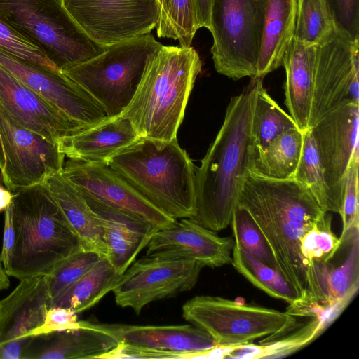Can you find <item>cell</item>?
Returning <instances> with one entry per match:
<instances>
[{
    "instance_id": "6da1fadb",
    "label": "cell",
    "mask_w": 359,
    "mask_h": 359,
    "mask_svg": "<svg viewBox=\"0 0 359 359\" xmlns=\"http://www.w3.org/2000/svg\"><path fill=\"white\" fill-rule=\"evenodd\" d=\"M237 204L250 214L272 250L278 272L302 299L306 292V269L302 241L327 212L294 178L272 180L250 172Z\"/></svg>"
},
{
    "instance_id": "7a4b0ae2",
    "label": "cell",
    "mask_w": 359,
    "mask_h": 359,
    "mask_svg": "<svg viewBox=\"0 0 359 359\" xmlns=\"http://www.w3.org/2000/svg\"><path fill=\"white\" fill-rule=\"evenodd\" d=\"M255 97L256 79H251L248 88L231 99L220 130L196 167L195 212L190 219L215 232L231 224L249 172Z\"/></svg>"
},
{
    "instance_id": "3957f363",
    "label": "cell",
    "mask_w": 359,
    "mask_h": 359,
    "mask_svg": "<svg viewBox=\"0 0 359 359\" xmlns=\"http://www.w3.org/2000/svg\"><path fill=\"white\" fill-rule=\"evenodd\" d=\"M202 62L191 46L159 48L149 59L131 101L119 115L140 137H177L189 97Z\"/></svg>"
},
{
    "instance_id": "277c9868",
    "label": "cell",
    "mask_w": 359,
    "mask_h": 359,
    "mask_svg": "<svg viewBox=\"0 0 359 359\" xmlns=\"http://www.w3.org/2000/svg\"><path fill=\"white\" fill-rule=\"evenodd\" d=\"M106 164L168 217L177 220L194 216L196 167L177 137H140Z\"/></svg>"
},
{
    "instance_id": "5b68a950",
    "label": "cell",
    "mask_w": 359,
    "mask_h": 359,
    "mask_svg": "<svg viewBox=\"0 0 359 359\" xmlns=\"http://www.w3.org/2000/svg\"><path fill=\"white\" fill-rule=\"evenodd\" d=\"M15 245L5 271L19 280L47 275L57 264L81 250L46 182L13 193Z\"/></svg>"
},
{
    "instance_id": "8992f818",
    "label": "cell",
    "mask_w": 359,
    "mask_h": 359,
    "mask_svg": "<svg viewBox=\"0 0 359 359\" xmlns=\"http://www.w3.org/2000/svg\"><path fill=\"white\" fill-rule=\"evenodd\" d=\"M0 19L36 46L62 72L102 53L63 6L62 0H0Z\"/></svg>"
},
{
    "instance_id": "52a82bcc",
    "label": "cell",
    "mask_w": 359,
    "mask_h": 359,
    "mask_svg": "<svg viewBox=\"0 0 359 359\" xmlns=\"http://www.w3.org/2000/svg\"><path fill=\"white\" fill-rule=\"evenodd\" d=\"M162 46L147 33L110 45L62 72L86 90L108 118L116 117L134 96L149 59Z\"/></svg>"
},
{
    "instance_id": "ba28073f",
    "label": "cell",
    "mask_w": 359,
    "mask_h": 359,
    "mask_svg": "<svg viewBox=\"0 0 359 359\" xmlns=\"http://www.w3.org/2000/svg\"><path fill=\"white\" fill-rule=\"evenodd\" d=\"M182 316L220 346L281 337L301 325L300 317L287 311L208 295L196 296L186 302L182 306Z\"/></svg>"
},
{
    "instance_id": "9c48e42d",
    "label": "cell",
    "mask_w": 359,
    "mask_h": 359,
    "mask_svg": "<svg viewBox=\"0 0 359 359\" xmlns=\"http://www.w3.org/2000/svg\"><path fill=\"white\" fill-rule=\"evenodd\" d=\"M268 0H213L210 32L216 71L238 80L256 76Z\"/></svg>"
},
{
    "instance_id": "30bf717a",
    "label": "cell",
    "mask_w": 359,
    "mask_h": 359,
    "mask_svg": "<svg viewBox=\"0 0 359 359\" xmlns=\"http://www.w3.org/2000/svg\"><path fill=\"white\" fill-rule=\"evenodd\" d=\"M65 156L56 143L21 126L0 105V171L9 191L45 182L61 171Z\"/></svg>"
},
{
    "instance_id": "8fae6325",
    "label": "cell",
    "mask_w": 359,
    "mask_h": 359,
    "mask_svg": "<svg viewBox=\"0 0 359 359\" xmlns=\"http://www.w3.org/2000/svg\"><path fill=\"white\" fill-rule=\"evenodd\" d=\"M359 43L335 29L315 46L314 86L309 129L330 111L359 104Z\"/></svg>"
},
{
    "instance_id": "7c38bea8",
    "label": "cell",
    "mask_w": 359,
    "mask_h": 359,
    "mask_svg": "<svg viewBox=\"0 0 359 359\" xmlns=\"http://www.w3.org/2000/svg\"><path fill=\"white\" fill-rule=\"evenodd\" d=\"M203 268L193 260L145 256L131 264L111 292L118 306L139 315L153 302L192 289Z\"/></svg>"
},
{
    "instance_id": "4fadbf2b",
    "label": "cell",
    "mask_w": 359,
    "mask_h": 359,
    "mask_svg": "<svg viewBox=\"0 0 359 359\" xmlns=\"http://www.w3.org/2000/svg\"><path fill=\"white\" fill-rule=\"evenodd\" d=\"M62 3L83 31L103 46L150 33L160 18L157 0H62Z\"/></svg>"
},
{
    "instance_id": "5bb4252c",
    "label": "cell",
    "mask_w": 359,
    "mask_h": 359,
    "mask_svg": "<svg viewBox=\"0 0 359 359\" xmlns=\"http://www.w3.org/2000/svg\"><path fill=\"white\" fill-rule=\"evenodd\" d=\"M0 65L78 122L93 126L108 118L100 104L62 72L22 60L1 48Z\"/></svg>"
},
{
    "instance_id": "9a60e30c",
    "label": "cell",
    "mask_w": 359,
    "mask_h": 359,
    "mask_svg": "<svg viewBox=\"0 0 359 359\" xmlns=\"http://www.w3.org/2000/svg\"><path fill=\"white\" fill-rule=\"evenodd\" d=\"M358 104H344L310 128L335 213L339 215L341 212L349 163L358 150Z\"/></svg>"
},
{
    "instance_id": "2e32d148",
    "label": "cell",
    "mask_w": 359,
    "mask_h": 359,
    "mask_svg": "<svg viewBox=\"0 0 359 359\" xmlns=\"http://www.w3.org/2000/svg\"><path fill=\"white\" fill-rule=\"evenodd\" d=\"M234 245V238L220 237L193 219L182 218L155 232L146 256L193 260L215 268L231 264Z\"/></svg>"
},
{
    "instance_id": "e0dca14e",
    "label": "cell",
    "mask_w": 359,
    "mask_h": 359,
    "mask_svg": "<svg viewBox=\"0 0 359 359\" xmlns=\"http://www.w3.org/2000/svg\"><path fill=\"white\" fill-rule=\"evenodd\" d=\"M61 173L81 191L109 205L142 216L158 229L175 222L148 202L106 163L69 158Z\"/></svg>"
},
{
    "instance_id": "ac0fdd59",
    "label": "cell",
    "mask_w": 359,
    "mask_h": 359,
    "mask_svg": "<svg viewBox=\"0 0 359 359\" xmlns=\"http://www.w3.org/2000/svg\"><path fill=\"white\" fill-rule=\"evenodd\" d=\"M0 105L21 126L57 144L89 127L49 103L1 65Z\"/></svg>"
},
{
    "instance_id": "d6986e66",
    "label": "cell",
    "mask_w": 359,
    "mask_h": 359,
    "mask_svg": "<svg viewBox=\"0 0 359 359\" xmlns=\"http://www.w3.org/2000/svg\"><path fill=\"white\" fill-rule=\"evenodd\" d=\"M81 191L100 222L107 248L106 258L122 275L158 229L142 216L109 205Z\"/></svg>"
},
{
    "instance_id": "ffe728a7",
    "label": "cell",
    "mask_w": 359,
    "mask_h": 359,
    "mask_svg": "<svg viewBox=\"0 0 359 359\" xmlns=\"http://www.w3.org/2000/svg\"><path fill=\"white\" fill-rule=\"evenodd\" d=\"M104 325L118 342L180 354L182 358H201L203 352L218 346L208 333L191 324Z\"/></svg>"
},
{
    "instance_id": "44dd1931",
    "label": "cell",
    "mask_w": 359,
    "mask_h": 359,
    "mask_svg": "<svg viewBox=\"0 0 359 359\" xmlns=\"http://www.w3.org/2000/svg\"><path fill=\"white\" fill-rule=\"evenodd\" d=\"M18 286L0 301V346L20 340L40 326L49 308L46 276L20 280Z\"/></svg>"
},
{
    "instance_id": "7402d4cb",
    "label": "cell",
    "mask_w": 359,
    "mask_h": 359,
    "mask_svg": "<svg viewBox=\"0 0 359 359\" xmlns=\"http://www.w3.org/2000/svg\"><path fill=\"white\" fill-rule=\"evenodd\" d=\"M140 137L132 123L118 116L62 138L57 146L60 151L69 158L107 163Z\"/></svg>"
},
{
    "instance_id": "603a6c76",
    "label": "cell",
    "mask_w": 359,
    "mask_h": 359,
    "mask_svg": "<svg viewBox=\"0 0 359 359\" xmlns=\"http://www.w3.org/2000/svg\"><path fill=\"white\" fill-rule=\"evenodd\" d=\"M315 46L306 45L294 38L283 59L285 71V104L302 131L309 129L313 86Z\"/></svg>"
},
{
    "instance_id": "cb8c5ba5",
    "label": "cell",
    "mask_w": 359,
    "mask_h": 359,
    "mask_svg": "<svg viewBox=\"0 0 359 359\" xmlns=\"http://www.w3.org/2000/svg\"><path fill=\"white\" fill-rule=\"evenodd\" d=\"M81 323L80 328L43 336L47 342L41 348L28 351L25 358H100L118 345V341L104 324L86 320Z\"/></svg>"
},
{
    "instance_id": "d4e9b609",
    "label": "cell",
    "mask_w": 359,
    "mask_h": 359,
    "mask_svg": "<svg viewBox=\"0 0 359 359\" xmlns=\"http://www.w3.org/2000/svg\"><path fill=\"white\" fill-rule=\"evenodd\" d=\"M84 250L106 257L107 248L100 222L83 198L81 190L66 179L61 171L45 182Z\"/></svg>"
},
{
    "instance_id": "484cf974",
    "label": "cell",
    "mask_w": 359,
    "mask_h": 359,
    "mask_svg": "<svg viewBox=\"0 0 359 359\" xmlns=\"http://www.w3.org/2000/svg\"><path fill=\"white\" fill-rule=\"evenodd\" d=\"M296 15L297 0H268L255 78L263 79L283 65L294 38Z\"/></svg>"
},
{
    "instance_id": "4316f807",
    "label": "cell",
    "mask_w": 359,
    "mask_h": 359,
    "mask_svg": "<svg viewBox=\"0 0 359 359\" xmlns=\"http://www.w3.org/2000/svg\"><path fill=\"white\" fill-rule=\"evenodd\" d=\"M304 142V132L298 128L278 136L260 151L252 149L248 172L272 180L294 178Z\"/></svg>"
},
{
    "instance_id": "83f0119b",
    "label": "cell",
    "mask_w": 359,
    "mask_h": 359,
    "mask_svg": "<svg viewBox=\"0 0 359 359\" xmlns=\"http://www.w3.org/2000/svg\"><path fill=\"white\" fill-rule=\"evenodd\" d=\"M121 276L109 260L102 257L87 273L52 301L50 307L69 308L76 313L89 309L112 291Z\"/></svg>"
},
{
    "instance_id": "f1b7e54d",
    "label": "cell",
    "mask_w": 359,
    "mask_h": 359,
    "mask_svg": "<svg viewBox=\"0 0 359 359\" xmlns=\"http://www.w3.org/2000/svg\"><path fill=\"white\" fill-rule=\"evenodd\" d=\"M256 79V97L252 120L253 151H260L283 133L298 128L264 88L262 79Z\"/></svg>"
},
{
    "instance_id": "f546056e",
    "label": "cell",
    "mask_w": 359,
    "mask_h": 359,
    "mask_svg": "<svg viewBox=\"0 0 359 359\" xmlns=\"http://www.w3.org/2000/svg\"><path fill=\"white\" fill-rule=\"evenodd\" d=\"M231 264L253 285L269 296L289 305L299 299L292 286L278 271L259 262L236 243L232 250Z\"/></svg>"
},
{
    "instance_id": "4dcf8cb0",
    "label": "cell",
    "mask_w": 359,
    "mask_h": 359,
    "mask_svg": "<svg viewBox=\"0 0 359 359\" xmlns=\"http://www.w3.org/2000/svg\"><path fill=\"white\" fill-rule=\"evenodd\" d=\"M304 327L285 337H266L259 345L246 344L241 353L243 358H280L293 353L318 337L332 320L326 316H311Z\"/></svg>"
},
{
    "instance_id": "1f68e13d",
    "label": "cell",
    "mask_w": 359,
    "mask_h": 359,
    "mask_svg": "<svg viewBox=\"0 0 359 359\" xmlns=\"http://www.w3.org/2000/svg\"><path fill=\"white\" fill-rule=\"evenodd\" d=\"M294 178L309 189L324 212L335 213L318 151L310 129L304 131L302 151Z\"/></svg>"
},
{
    "instance_id": "d6a6232c",
    "label": "cell",
    "mask_w": 359,
    "mask_h": 359,
    "mask_svg": "<svg viewBox=\"0 0 359 359\" xmlns=\"http://www.w3.org/2000/svg\"><path fill=\"white\" fill-rule=\"evenodd\" d=\"M235 243L259 262L278 271L272 250L247 210L236 204L231 222Z\"/></svg>"
},
{
    "instance_id": "836d02e7",
    "label": "cell",
    "mask_w": 359,
    "mask_h": 359,
    "mask_svg": "<svg viewBox=\"0 0 359 359\" xmlns=\"http://www.w3.org/2000/svg\"><path fill=\"white\" fill-rule=\"evenodd\" d=\"M333 25L323 0H297L294 39L316 46L332 30Z\"/></svg>"
},
{
    "instance_id": "e575fe53",
    "label": "cell",
    "mask_w": 359,
    "mask_h": 359,
    "mask_svg": "<svg viewBox=\"0 0 359 359\" xmlns=\"http://www.w3.org/2000/svg\"><path fill=\"white\" fill-rule=\"evenodd\" d=\"M102 257H104L95 252L81 249L57 264L46 275L50 304L87 273Z\"/></svg>"
},
{
    "instance_id": "d590c367",
    "label": "cell",
    "mask_w": 359,
    "mask_h": 359,
    "mask_svg": "<svg viewBox=\"0 0 359 359\" xmlns=\"http://www.w3.org/2000/svg\"><path fill=\"white\" fill-rule=\"evenodd\" d=\"M341 240L331 229V217L327 213L304 236L301 252L307 271L314 263L330 261L337 252Z\"/></svg>"
},
{
    "instance_id": "8d00e7d4",
    "label": "cell",
    "mask_w": 359,
    "mask_h": 359,
    "mask_svg": "<svg viewBox=\"0 0 359 359\" xmlns=\"http://www.w3.org/2000/svg\"><path fill=\"white\" fill-rule=\"evenodd\" d=\"M197 30L194 0H169L163 37L189 47Z\"/></svg>"
},
{
    "instance_id": "74e56055",
    "label": "cell",
    "mask_w": 359,
    "mask_h": 359,
    "mask_svg": "<svg viewBox=\"0 0 359 359\" xmlns=\"http://www.w3.org/2000/svg\"><path fill=\"white\" fill-rule=\"evenodd\" d=\"M0 48L22 60L59 71L36 46L1 19Z\"/></svg>"
},
{
    "instance_id": "f35d334b",
    "label": "cell",
    "mask_w": 359,
    "mask_h": 359,
    "mask_svg": "<svg viewBox=\"0 0 359 359\" xmlns=\"http://www.w3.org/2000/svg\"><path fill=\"white\" fill-rule=\"evenodd\" d=\"M333 28L359 43V0H323Z\"/></svg>"
},
{
    "instance_id": "ab89813d",
    "label": "cell",
    "mask_w": 359,
    "mask_h": 359,
    "mask_svg": "<svg viewBox=\"0 0 359 359\" xmlns=\"http://www.w3.org/2000/svg\"><path fill=\"white\" fill-rule=\"evenodd\" d=\"M358 150L353 155L347 170L340 216L343 222L341 235L358 227Z\"/></svg>"
},
{
    "instance_id": "60d3db41",
    "label": "cell",
    "mask_w": 359,
    "mask_h": 359,
    "mask_svg": "<svg viewBox=\"0 0 359 359\" xmlns=\"http://www.w3.org/2000/svg\"><path fill=\"white\" fill-rule=\"evenodd\" d=\"M81 327V320H78L74 311L65 307L52 306L48 309L43 323L35 328L29 336L37 338Z\"/></svg>"
},
{
    "instance_id": "b9f144b4",
    "label": "cell",
    "mask_w": 359,
    "mask_h": 359,
    "mask_svg": "<svg viewBox=\"0 0 359 359\" xmlns=\"http://www.w3.org/2000/svg\"><path fill=\"white\" fill-rule=\"evenodd\" d=\"M15 229L13 222L12 203L4 211L3 244L0 254V261L4 269L7 268L15 245Z\"/></svg>"
},
{
    "instance_id": "7bdbcfd3",
    "label": "cell",
    "mask_w": 359,
    "mask_h": 359,
    "mask_svg": "<svg viewBox=\"0 0 359 359\" xmlns=\"http://www.w3.org/2000/svg\"><path fill=\"white\" fill-rule=\"evenodd\" d=\"M35 338L27 337L0 346V359L25 358L27 352Z\"/></svg>"
},
{
    "instance_id": "ee69618b",
    "label": "cell",
    "mask_w": 359,
    "mask_h": 359,
    "mask_svg": "<svg viewBox=\"0 0 359 359\" xmlns=\"http://www.w3.org/2000/svg\"><path fill=\"white\" fill-rule=\"evenodd\" d=\"M213 0H194L197 29H210V10Z\"/></svg>"
},
{
    "instance_id": "f6af8a7d",
    "label": "cell",
    "mask_w": 359,
    "mask_h": 359,
    "mask_svg": "<svg viewBox=\"0 0 359 359\" xmlns=\"http://www.w3.org/2000/svg\"><path fill=\"white\" fill-rule=\"evenodd\" d=\"M160 10V18L156 27L157 35L158 37H163L165 29L169 0H157Z\"/></svg>"
},
{
    "instance_id": "bcb514c9",
    "label": "cell",
    "mask_w": 359,
    "mask_h": 359,
    "mask_svg": "<svg viewBox=\"0 0 359 359\" xmlns=\"http://www.w3.org/2000/svg\"><path fill=\"white\" fill-rule=\"evenodd\" d=\"M14 194L0 184V212L5 211L12 203Z\"/></svg>"
},
{
    "instance_id": "7dc6e473",
    "label": "cell",
    "mask_w": 359,
    "mask_h": 359,
    "mask_svg": "<svg viewBox=\"0 0 359 359\" xmlns=\"http://www.w3.org/2000/svg\"><path fill=\"white\" fill-rule=\"evenodd\" d=\"M10 281L4 267L0 261V291L8 288Z\"/></svg>"
}]
</instances>
